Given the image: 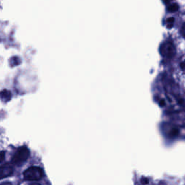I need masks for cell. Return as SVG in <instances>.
Returning <instances> with one entry per match:
<instances>
[{"mask_svg": "<svg viewBox=\"0 0 185 185\" xmlns=\"http://www.w3.org/2000/svg\"><path fill=\"white\" fill-rule=\"evenodd\" d=\"M44 175L42 168L38 166H32L25 171L23 173L24 179L29 182H36L41 180Z\"/></svg>", "mask_w": 185, "mask_h": 185, "instance_id": "cell-1", "label": "cell"}, {"mask_svg": "<svg viewBox=\"0 0 185 185\" xmlns=\"http://www.w3.org/2000/svg\"><path fill=\"white\" fill-rule=\"evenodd\" d=\"M29 156H30V151L28 148L25 146H22L20 147L14 154L12 159V162L14 164L21 165L28 160Z\"/></svg>", "mask_w": 185, "mask_h": 185, "instance_id": "cell-2", "label": "cell"}, {"mask_svg": "<svg viewBox=\"0 0 185 185\" xmlns=\"http://www.w3.org/2000/svg\"><path fill=\"white\" fill-rule=\"evenodd\" d=\"M161 54L163 57L171 58L175 54V48L171 43H166L163 44L161 47Z\"/></svg>", "mask_w": 185, "mask_h": 185, "instance_id": "cell-3", "label": "cell"}, {"mask_svg": "<svg viewBox=\"0 0 185 185\" xmlns=\"http://www.w3.org/2000/svg\"><path fill=\"white\" fill-rule=\"evenodd\" d=\"M13 174V167L10 163L2 165L0 168V176L1 179H3L5 178L9 177Z\"/></svg>", "mask_w": 185, "mask_h": 185, "instance_id": "cell-4", "label": "cell"}, {"mask_svg": "<svg viewBox=\"0 0 185 185\" xmlns=\"http://www.w3.org/2000/svg\"><path fill=\"white\" fill-rule=\"evenodd\" d=\"M1 96H2V99H4L6 101H8L11 98V92L7 90H4L1 92Z\"/></svg>", "mask_w": 185, "mask_h": 185, "instance_id": "cell-5", "label": "cell"}, {"mask_svg": "<svg viewBox=\"0 0 185 185\" xmlns=\"http://www.w3.org/2000/svg\"><path fill=\"white\" fill-rule=\"evenodd\" d=\"M168 12H171V13H174V12L177 11L178 10H179V5H177V4H172V5H169V6L168 7Z\"/></svg>", "mask_w": 185, "mask_h": 185, "instance_id": "cell-6", "label": "cell"}, {"mask_svg": "<svg viewBox=\"0 0 185 185\" xmlns=\"http://www.w3.org/2000/svg\"><path fill=\"white\" fill-rule=\"evenodd\" d=\"M179 133V130H178V129L173 128L171 130V132H170V135H171V137H176L178 136Z\"/></svg>", "mask_w": 185, "mask_h": 185, "instance_id": "cell-7", "label": "cell"}, {"mask_svg": "<svg viewBox=\"0 0 185 185\" xmlns=\"http://www.w3.org/2000/svg\"><path fill=\"white\" fill-rule=\"evenodd\" d=\"M174 20H174V17H169V18H168V19H167L166 22H167L168 24H174Z\"/></svg>", "mask_w": 185, "mask_h": 185, "instance_id": "cell-8", "label": "cell"}, {"mask_svg": "<svg viewBox=\"0 0 185 185\" xmlns=\"http://www.w3.org/2000/svg\"><path fill=\"white\" fill-rule=\"evenodd\" d=\"M148 182H149V181H148V179H147V178H143V179H141V183L143 184V185L147 184Z\"/></svg>", "mask_w": 185, "mask_h": 185, "instance_id": "cell-9", "label": "cell"}, {"mask_svg": "<svg viewBox=\"0 0 185 185\" xmlns=\"http://www.w3.org/2000/svg\"><path fill=\"white\" fill-rule=\"evenodd\" d=\"M4 159H5V152L2 151L1 152V156H0V161H1V162L3 161Z\"/></svg>", "mask_w": 185, "mask_h": 185, "instance_id": "cell-10", "label": "cell"}, {"mask_svg": "<svg viewBox=\"0 0 185 185\" xmlns=\"http://www.w3.org/2000/svg\"><path fill=\"white\" fill-rule=\"evenodd\" d=\"M180 66H181V68H182V69H183V70H185V60L184 61H182V63H181Z\"/></svg>", "mask_w": 185, "mask_h": 185, "instance_id": "cell-11", "label": "cell"}, {"mask_svg": "<svg viewBox=\"0 0 185 185\" xmlns=\"http://www.w3.org/2000/svg\"><path fill=\"white\" fill-rule=\"evenodd\" d=\"M182 35L185 37V23L184 24L183 26H182Z\"/></svg>", "mask_w": 185, "mask_h": 185, "instance_id": "cell-12", "label": "cell"}, {"mask_svg": "<svg viewBox=\"0 0 185 185\" xmlns=\"http://www.w3.org/2000/svg\"><path fill=\"white\" fill-rule=\"evenodd\" d=\"M159 104H160L161 106H165L164 100H161L160 102H159Z\"/></svg>", "mask_w": 185, "mask_h": 185, "instance_id": "cell-13", "label": "cell"}, {"mask_svg": "<svg viewBox=\"0 0 185 185\" xmlns=\"http://www.w3.org/2000/svg\"><path fill=\"white\" fill-rule=\"evenodd\" d=\"M173 26H174V24H168V25H167V28L171 29L172 28Z\"/></svg>", "mask_w": 185, "mask_h": 185, "instance_id": "cell-14", "label": "cell"}, {"mask_svg": "<svg viewBox=\"0 0 185 185\" xmlns=\"http://www.w3.org/2000/svg\"><path fill=\"white\" fill-rule=\"evenodd\" d=\"M1 185H12V184L10 182H5V183H2Z\"/></svg>", "mask_w": 185, "mask_h": 185, "instance_id": "cell-15", "label": "cell"}, {"mask_svg": "<svg viewBox=\"0 0 185 185\" xmlns=\"http://www.w3.org/2000/svg\"><path fill=\"white\" fill-rule=\"evenodd\" d=\"M30 185H41L39 183H37V182H33V183L30 184Z\"/></svg>", "mask_w": 185, "mask_h": 185, "instance_id": "cell-16", "label": "cell"}]
</instances>
